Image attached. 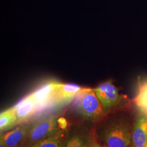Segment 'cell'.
<instances>
[{
  "label": "cell",
  "mask_w": 147,
  "mask_h": 147,
  "mask_svg": "<svg viewBox=\"0 0 147 147\" xmlns=\"http://www.w3.org/2000/svg\"><path fill=\"white\" fill-rule=\"evenodd\" d=\"M73 107L78 115L88 121L98 120L105 111L93 89L83 88L74 99Z\"/></svg>",
  "instance_id": "cell-1"
},
{
  "label": "cell",
  "mask_w": 147,
  "mask_h": 147,
  "mask_svg": "<svg viewBox=\"0 0 147 147\" xmlns=\"http://www.w3.org/2000/svg\"><path fill=\"white\" fill-rule=\"evenodd\" d=\"M101 138L108 147H130L131 132L125 121L117 119L105 125Z\"/></svg>",
  "instance_id": "cell-2"
},
{
  "label": "cell",
  "mask_w": 147,
  "mask_h": 147,
  "mask_svg": "<svg viewBox=\"0 0 147 147\" xmlns=\"http://www.w3.org/2000/svg\"><path fill=\"white\" fill-rule=\"evenodd\" d=\"M59 130L57 117L49 116L33 123L20 146L29 147L51 136Z\"/></svg>",
  "instance_id": "cell-3"
},
{
  "label": "cell",
  "mask_w": 147,
  "mask_h": 147,
  "mask_svg": "<svg viewBox=\"0 0 147 147\" xmlns=\"http://www.w3.org/2000/svg\"><path fill=\"white\" fill-rule=\"evenodd\" d=\"M93 89L105 111L112 109L118 104L119 95L112 82H104Z\"/></svg>",
  "instance_id": "cell-4"
},
{
  "label": "cell",
  "mask_w": 147,
  "mask_h": 147,
  "mask_svg": "<svg viewBox=\"0 0 147 147\" xmlns=\"http://www.w3.org/2000/svg\"><path fill=\"white\" fill-rule=\"evenodd\" d=\"M140 110L132 131V147H146L147 143V111Z\"/></svg>",
  "instance_id": "cell-5"
},
{
  "label": "cell",
  "mask_w": 147,
  "mask_h": 147,
  "mask_svg": "<svg viewBox=\"0 0 147 147\" xmlns=\"http://www.w3.org/2000/svg\"><path fill=\"white\" fill-rule=\"evenodd\" d=\"M92 133L84 126L75 125L69 130L62 147H88Z\"/></svg>",
  "instance_id": "cell-6"
},
{
  "label": "cell",
  "mask_w": 147,
  "mask_h": 147,
  "mask_svg": "<svg viewBox=\"0 0 147 147\" xmlns=\"http://www.w3.org/2000/svg\"><path fill=\"white\" fill-rule=\"evenodd\" d=\"M58 82H52L38 89L31 95L37 106V109H40L55 101Z\"/></svg>",
  "instance_id": "cell-7"
},
{
  "label": "cell",
  "mask_w": 147,
  "mask_h": 147,
  "mask_svg": "<svg viewBox=\"0 0 147 147\" xmlns=\"http://www.w3.org/2000/svg\"><path fill=\"white\" fill-rule=\"evenodd\" d=\"M32 124H27L18 126L13 130L1 134L0 143L7 147H19L26 136Z\"/></svg>",
  "instance_id": "cell-8"
},
{
  "label": "cell",
  "mask_w": 147,
  "mask_h": 147,
  "mask_svg": "<svg viewBox=\"0 0 147 147\" xmlns=\"http://www.w3.org/2000/svg\"><path fill=\"white\" fill-rule=\"evenodd\" d=\"M13 107L18 118V124L27 119L38 110L37 105L31 95L27 96Z\"/></svg>",
  "instance_id": "cell-9"
},
{
  "label": "cell",
  "mask_w": 147,
  "mask_h": 147,
  "mask_svg": "<svg viewBox=\"0 0 147 147\" xmlns=\"http://www.w3.org/2000/svg\"><path fill=\"white\" fill-rule=\"evenodd\" d=\"M81 88V87L76 84L58 83L55 101L59 103L68 104L74 100L75 96Z\"/></svg>",
  "instance_id": "cell-10"
},
{
  "label": "cell",
  "mask_w": 147,
  "mask_h": 147,
  "mask_svg": "<svg viewBox=\"0 0 147 147\" xmlns=\"http://www.w3.org/2000/svg\"><path fill=\"white\" fill-rule=\"evenodd\" d=\"M18 124V118L14 107L1 113L0 115V131L1 134Z\"/></svg>",
  "instance_id": "cell-11"
},
{
  "label": "cell",
  "mask_w": 147,
  "mask_h": 147,
  "mask_svg": "<svg viewBox=\"0 0 147 147\" xmlns=\"http://www.w3.org/2000/svg\"><path fill=\"white\" fill-rule=\"evenodd\" d=\"M64 139V130H58L51 136L29 147H62Z\"/></svg>",
  "instance_id": "cell-12"
},
{
  "label": "cell",
  "mask_w": 147,
  "mask_h": 147,
  "mask_svg": "<svg viewBox=\"0 0 147 147\" xmlns=\"http://www.w3.org/2000/svg\"><path fill=\"white\" fill-rule=\"evenodd\" d=\"M134 101L140 109L147 111V79L139 82L137 93Z\"/></svg>",
  "instance_id": "cell-13"
},
{
  "label": "cell",
  "mask_w": 147,
  "mask_h": 147,
  "mask_svg": "<svg viewBox=\"0 0 147 147\" xmlns=\"http://www.w3.org/2000/svg\"><path fill=\"white\" fill-rule=\"evenodd\" d=\"M88 147H104L102 146H101L99 143L97 141L96 138L95 136V134L92 133V138H91V141L89 143Z\"/></svg>",
  "instance_id": "cell-14"
},
{
  "label": "cell",
  "mask_w": 147,
  "mask_h": 147,
  "mask_svg": "<svg viewBox=\"0 0 147 147\" xmlns=\"http://www.w3.org/2000/svg\"><path fill=\"white\" fill-rule=\"evenodd\" d=\"M0 147H7L6 146H5L4 144H3L2 143H0Z\"/></svg>",
  "instance_id": "cell-15"
},
{
  "label": "cell",
  "mask_w": 147,
  "mask_h": 147,
  "mask_svg": "<svg viewBox=\"0 0 147 147\" xmlns=\"http://www.w3.org/2000/svg\"><path fill=\"white\" fill-rule=\"evenodd\" d=\"M103 147H107V146H106V145H104V146H103Z\"/></svg>",
  "instance_id": "cell-16"
},
{
  "label": "cell",
  "mask_w": 147,
  "mask_h": 147,
  "mask_svg": "<svg viewBox=\"0 0 147 147\" xmlns=\"http://www.w3.org/2000/svg\"><path fill=\"white\" fill-rule=\"evenodd\" d=\"M146 147H147V144H146Z\"/></svg>",
  "instance_id": "cell-17"
},
{
  "label": "cell",
  "mask_w": 147,
  "mask_h": 147,
  "mask_svg": "<svg viewBox=\"0 0 147 147\" xmlns=\"http://www.w3.org/2000/svg\"></svg>",
  "instance_id": "cell-18"
}]
</instances>
